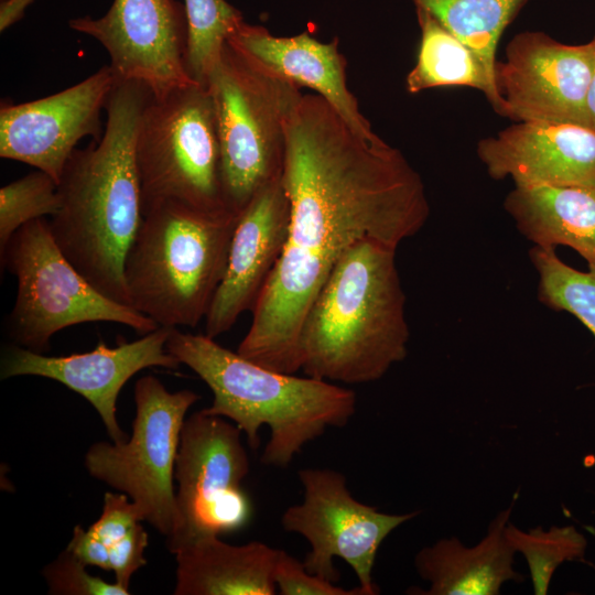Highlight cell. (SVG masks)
<instances>
[{
    "instance_id": "obj_1",
    "label": "cell",
    "mask_w": 595,
    "mask_h": 595,
    "mask_svg": "<svg viewBox=\"0 0 595 595\" xmlns=\"http://www.w3.org/2000/svg\"><path fill=\"white\" fill-rule=\"evenodd\" d=\"M284 127L288 238L237 353L295 374L303 321L338 260L367 238L397 249L423 228L430 204L399 149L358 136L320 95L303 94Z\"/></svg>"
},
{
    "instance_id": "obj_2",
    "label": "cell",
    "mask_w": 595,
    "mask_h": 595,
    "mask_svg": "<svg viewBox=\"0 0 595 595\" xmlns=\"http://www.w3.org/2000/svg\"><path fill=\"white\" fill-rule=\"evenodd\" d=\"M152 93L117 80L101 139L76 149L57 183L60 209L48 220L69 262L107 298L130 305L125 260L142 220L134 147Z\"/></svg>"
},
{
    "instance_id": "obj_3",
    "label": "cell",
    "mask_w": 595,
    "mask_h": 595,
    "mask_svg": "<svg viewBox=\"0 0 595 595\" xmlns=\"http://www.w3.org/2000/svg\"><path fill=\"white\" fill-rule=\"evenodd\" d=\"M396 251L367 238L335 264L301 327L305 376L347 385L372 382L407 357V298Z\"/></svg>"
},
{
    "instance_id": "obj_4",
    "label": "cell",
    "mask_w": 595,
    "mask_h": 595,
    "mask_svg": "<svg viewBox=\"0 0 595 595\" xmlns=\"http://www.w3.org/2000/svg\"><path fill=\"white\" fill-rule=\"evenodd\" d=\"M167 350L212 390L206 413L228 418L257 450L259 430L270 437L261 461L286 467L303 447L327 428L346 425L356 411L353 390L313 377H296L249 360L205 334L172 328Z\"/></svg>"
},
{
    "instance_id": "obj_5",
    "label": "cell",
    "mask_w": 595,
    "mask_h": 595,
    "mask_svg": "<svg viewBox=\"0 0 595 595\" xmlns=\"http://www.w3.org/2000/svg\"><path fill=\"white\" fill-rule=\"evenodd\" d=\"M237 220L174 202L143 208L125 260L130 306L158 326L196 327L224 278Z\"/></svg>"
},
{
    "instance_id": "obj_6",
    "label": "cell",
    "mask_w": 595,
    "mask_h": 595,
    "mask_svg": "<svg viewBox=\"0 0 595 595\" xmlns=\"http://www.w3.org/2000/svg\"><path fill=\"white\" fill-rule=\"evenodd\" d=\"M215 109L226 203L239 216L267 185L282 177L285 120L303 94L261 71L227 42L206 85Z\"/></svg>"
},
{
    "instance_id": "obj_7",
    "label": "cell",
    "mask_w": 595,
    "mask_h": 595,
    "mask_svg": "<svg viewBox=\"0 0 595 595\" xmlns=\"http://www.w3.org/2000/svg\"><path fill=\"white\" fill-rule=\"evenodd\" d=\"M134 155L142 209L174 202L216 217L236 216L226 203L217 120L205 86L190 84L151 96Z\"/></svg>"
},
{
    "instance_id": "obj_8",
    "label": "cell",
    "mask_w": 595,
    "mask_h": 595,
    "mask_svg": "<svg viewBox=\"0 0 595 595\" xmlns=\"http://www.w3.org/2000/svg\"><path fill=\"white\" fill-rule=\"evenodd\" d=\"M0 255L18 281L6 324L15 345L42 353L60 331L90 322L122 324L141 335L160 327L132 306L94 288L64 256L45 217L18 229Z\"/></svg>"
},
{
    "instance_id": "obj_9",
    "label": "cell",
    "mask_w": 595,
    "mask_h": 595,
    "mask_svg": "<svg viewBox=\"0 0 595 595\" xmlns=\"http://www.w3.org/2000/svg\"><path fill=\"white\" fill-rule=\"evenodd\" d=\"M201 399L191 390L170 392L155 377L134 386L136 418L129 441L98 442L85 455L89 474L126 494L166 537L175 522L173 485L181 431L188 409Z\"/></svg>"
},
{
    "instance_id": "obj_10",
    "label": "cell",
    "mask_w": 595,
    "mask_h": 595,
    "mask_svg": "<svg viewBox=\"0 0 595 595\" xmlns=\"http://www.w3.org/2000/svg\"><path fill=\"white\" fill-rule=\"evenodd\" d=\"M249 459L241 430L204 410L185 419L175 461V522L166 537L176 553L208 537L242 528L251 505L241 488Z\"/></svg>"
},
{
    "instance_id": "obj_11",
    "label": "cell",
    "mask_w": 595,
    "mask_h": 595,
    "mask_svg": "<svg viewBox=\"0 0 595 595\" xmlns=\"http://www.w3.org/2000/svg\"><path fill=\"white\" fill-rule=\"evenodd\" d=\"M303 500L290 506L281 524L288 532L302 536L311 550L305 569L334 583L340 575L334 559H343L355 572L364 595H376L372 569L382 541L419 511L390 515L355 499L346 477L329 468H303L299 472Z\"/></svg>"
},
{
    "instance_id": "obj_12",
    "label": "cell",
    "mask_w": 595,
    "mask_h": 595,
    "mask_svg": "<svg viewBox=\"0 0 595 595\" xmlns=\"http://www.w3.org/2000/svg\"><path fill=\"white\" fill-rule=\"evenodd\" d=\"M68 25L105 47L117 80L140 83L153 97L197 84L186 68L187 18L177 0H113L102 17Z\"/></svg>"
},
{
    "instance_id": "obj_13",
    "label": "cell",
    "mask_w": 595,
    "mask_h": 595,
    "mask_svg": "<svg viewBox=\"0 0 595 595\" xmlns=\"http://www.w3.org/2000/svg\"><path fill=\"white\" fill-rule=\"evenodd\" d=\"M593 64L591 41L572 45L542 31L517 33L495 68L505 117L591 128L586 99Z\"/></svg>"
},
{
    "instance_id": "obj_14",
    "label": "cell",
    "mask_w": 595,
    "mask_h": 595,
    "mask_svg": "<svg viewBox=\"0 0 595 595\" xmlns=\"http://www.w3.org/2000/svg\"><path fill=\"white\" fill-rule=\"evenodd\" d=\"M117 78L109 65L84 80L47 97L0 105V156L29 164L58 183L77 143L99 141L101 110Z\"/></svg>"
},
{
    "instance_id": "obj_15",
    "label": "cell",
    "mask_w": 595,
    "mask_h": 595,
    "mask_svg": "<svg viewBox=\"0 0 595 595\" xmlns=\"http://www.w3.org/2000/svg\"><path fill=\"white\" fill-rule=\"evenodd\" d=\"M171 329L160 326L133 342L122 340L116 347L100 340L90 351L57 357L13 345L2 358L1 379L39 376L63 383L97 410L112 442H123L126 434L116 416L119 392L142 369L180 367L181 363L166 348Z\"/></svg>"
},
{
    "instance_id": "obj_16",
    "label": "cell",
    "mask_w": 595,
    "mask_h": 595,
    "mask_svg": "<svg viewBox=\"0 0 595 595\" xmlns=\"http://www.w3.org/2000/svg\"><path fill=\"white\" fill-rule=\"evenodd\" d=\"M290 202L282 177L262 188L239 215L224 278L205 317V335L227 333L253 309L283 252Z\"/></svg>"
},
{
    "instance_id": "obj_17",
    "label": "cell",
    "mask_w": 595,
    "mask_h": 595,
    "mask_svg": "<svg viewBox=\"0 0 595 595\" xmlns=\"http://www.w3.org/2000/svg\"><path fill=\"white\" fill-rule=\"evenodd\" d=\"M476 152L494 180L595 188V130L588 127L518 121L479 140Z\"/></svg>"
},
{
    "instance_id": "obj_18",
    "label": "cell",
    "mask_w": 595,
    "mask_h": 595,
    "mask_svg": "<svg viewBox=\"0 0 595 595\" xmlns=\"http://www.w3.org/2000/svg\"><path fill=\"white\" fill-rule=\"evenodd\" d=\"M227 43L267 74L314 90L361 138H380L347 87V62L338 50L337 37L323 43L306 31L294 36H275L262 25L244 21Z\"/></svg>"
},
{
    "instance_id": "obj_19",
    "label": "cell",
    "mask_w": 595,
    "mask_h": 595,
    "mask_svg": "<svg viewBox=\"0 0 595 595\" xmlns=\"http://www.w3.org/2000/svg\"><path fill=\"white\" fill-rule=\"evenodd\" d=\"M490 522L487 534L475 545L466 547L459 539L443 538L422 548L414 558L421 578L430 583L423 595H497L509 582H522L513 569L515 550L506 537L513 504Z\"/></svg>"
},
{
    "instance_id": "obj_20",
    "label": "cell",
    "mask_w": 595,
    "mask_h": 595,
    "mask_svg": "<svg viewBox=\"0 0 595 595\" xmlns=\"http://www.w3.org/2000/svg\"><path fill=\"white\" fill-rule=\"evenodd\" d=\"M280 550L253 541L231 545L216 537L197 540L175 554V595H273Z\"/></svg>"
},
{
    "instance_id": "obj_21",
    "label": "cell",
    "mask_w": 595,
    "mask_h": 595,
    "mask_svg": "<svg viewBox=\"0 0 595 595\" xmlns=\"http://www.w3.org/2000/svg\"><path fill=\"white\" fill-rule=\"evenodd\" d=\"M504 206L534 246H566L595 264V188L515 185Z\"/></svg>"
},
{
    "instance_id": "obj_22",
    "label": "cell",
    "mask_w": 595,
    "mask_h": 595,
    "mask_svg": "<svg viewBox=\"0 0 595 595\" xmlns=\"http://www.w3.org/2000/svg\"><path fill=\"white\" fill-rule=\"evenodd\" d=\"M420 28L416 62L405 78V89L418 94L435 87H469L482 91L494 111L505 117V102L496 82L479 57L430 12L415 8Z\"/></svg>"
},
{
    "instance_id": "obj_23",
    "label": "cell",
    "mask_w": 595,
    "mask_h": 595,
    "mask_svg": "<svg viewBox=\"0 0 595 595\" xmlns=\"http://www.w3.org/2000/svg\"><path fill=\"white\" fill-rule=\"evenodd\" d=\"M528 1L412 0L414 8L430 12L466 43L494 80L498 42Z\"/></svg>"
},
{
    "instance_id": "obj_24",
    "label": "cell",
    "mask_w": 595,
    "mask_h": 595,
    "mask_svg": "<svg viewBox=\"0 0 595 595\" xmlns=\"http://www.w3.org/2000/svg\"><path fill=\"white\" fill-rule=\"evenodd\" d=\"M538 272V298L545 306L578 318L595 337V264L580 271L563 262L554 248L534 246L529 252Z\"/></svg>"
},
{
    "instance_id": "obj_25",
    "label": "cell",
    "mask_w": 595,
    "mask_h": 595,
    "mask_svg": "<svg viewBox=\"0 0 595 595\" xmlns=\"http://www.w3.org/2000/svg\"><path fill=\"white\" fill-rule=\"evenodd\" d=\"M188 41L186 68L191 79L205 86L228 37L245 21L226 0H184Z\"/></svg>"
},
{
    "instance_id": "obj_26",
    "label": "cell",
    "mask_w": 595,
    "mask_h": 595,
    "mask_svg": "<svg viewBox=\"0 0 595 595\" xmlns=\"http://www.w3.org/2000/svg\"><path fill=\"white\" fill-rule=\"evenodd\" d=\"M506 537L515 552L524 556L536 595L547 594L556 569L583 559L587 548L586 538L574 526L523 531L509 521Z\"/></svg>"
},
{
    "instance_id": "obj_27",
    "label": "cell",
    "mask_w": 595,
    "mask_h": 595,
    "mask_svg": "<svg viewBox=\"0 0 595 595\" xmlns=\"http://www.w3.org/2000/svg\"><path fill=\"white\" fill-rule=\"evenodd\" d=\"M61 201L56 181L36 170L0 188V251L23 225L53 216Z\"/></svg>"
},
{
    "instance_id": "obj_28",
    "label": "cell",
    "mask_w": 595,
    "mask_h": 595,
    "mask_svg": "<svg viewBox=\"0 0 595 595\" xmlns=\"http://www.w3.org/2000/svg\"><path fill=\"white\" fill-rule=\"evenodd\" d=\"M43 575L50 594L57 595H127L130 591L116 582L108 583L86 571V565L67 549L48 564Z\"/></svg>"
},
{
    "instance_id": "obj_29",
    "label": "cell",
    "mask_w": 595,
    "mask_h": 595,
    "mask_svg": "<svg viewBox=\"0 0 595 595\" xmlns=\"http://www.w3.org/2000/svg\"><path fill=\"white\" fill-rule=\"evenodd\" d=\"M273 578L281 595H364L359 586L347 589L309 572L304 563L280 550Z\"/></svg>"
},
{
    "instance_id": "obj_30",
    "label": "cell",
    "mask_w": 595,
    "mask_h": 595,
    "mask_svg": "<svg viewBox=\"0 0 595 595\" xmlns=\"http://www.w3.org/2000/svg\"><path fill=\"white\" fill-rule=\"evenodd\" d=\"M140 521L138 508L126 494L106 493L101 515L87 530L109 550Z\"/></svg>"
},
{
    "instance_id": "obj_31",
    "label": "cell",
    "mask_w": 595,
    "mask_h": 595,
    "mask_svg": "<svg viewBox=\"0 0 595 595\" xmlns=\"http://www.w3.org/2000/svg\"><path fill=\"white\" fill-rule=\"evenodd\" d=\"M148 533L138 523L132 531L108 550L109 571L116 576V583L129 591L132 574L147 564L144 551Z\"/></svg>"
},
{
    "instance_id": "obj_32",
    "label": "cell",
    "mask_w": 595,
    "mask_h": 595,
    "mask_svg": "<svg viewBox=\"0 0 595 595\" xmlns=\"http://www.w3.org/2000/svg\"><path fill=\"white\" fill-rule=\"evenodd\" d=\"M86 566L94 565L109 571V555L107 548L88 530L76 526L73 537L66 548Z\"/></svg>"
},
{
    "instance_id": "obj_33",
    "label": "cell",
    "mask_w": 595,
    "mask_h": 595,
    "mask_svg": "<svg viewBox=\"0 0 595 595\" xmlns=\"http://www.w3.org/2000/svg\"><path fill=\"white\" fill-rule=\"evenodd\" d=\"M33 0H6L1 3L0 30L3 32L11 24L15 23L24 12V9Z\"/></svg>"
},
{
    "instance_id": "obj_34",
    "label": "cell",
    "mask_w": 595,
    "mask_h": 595,
    "mask_svg": "<svg viewBox=\"0 0 595 595\" xmlns=\"http://www.w3.org/2000/svg\"><path fill=\"white\" fill-rule=\"evenodd\" d=\"M591 43L593 45L594 64H593L592 78H591V83H589V87L587 91L586 106H587L589 126L592 129L595 130V35L591 40Z\"/></svg>"
}]
</instances>
